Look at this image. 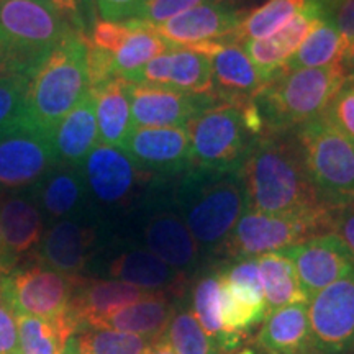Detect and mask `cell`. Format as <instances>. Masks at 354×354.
<instances>
[{
	"instance_id": "f1b7e54d",
	"label": "cell",
	"mask_w": 354,
	"mask_h": 354,
	"mask_svg": "<svg viewBox=\"0 0 354 354\" xmlns=\"http://www.w3.org/2000/svg\"><path fill=\"white\" fill-rule=\"evenodd\" d=\"M256 261L263 286L266 315L289 305L310 302L300 286L294 263L281 251L256 256Z\"/></svg>"
},
{
	"instance_id": "9a60e30c",
	"label": "cell",
	"mask_w": 354,
	"mask_h": 354,
	"mask_svg": "<svg viewBox=\"0 0 354 354\" xmlns=\"http://www.w3.org/2000/svg\"><path fill=\"white\" fill-rule=\"evenodd\" d=\"M123 151L145 172L172 176L192 167L189 127L133 128Z\"/></svg>"
},
{
	"instance_id": "2e32d148",
	"label": "cell",
	"mask_w": 354,
	"mask_h": 354,
	"mask_svg": "<svg viewBox=\"0 0 354 354\" xmlns=\"http://www.w3.org/2000/svg\"><path fill=\"white\" fill-rule=\"evenodd\" d=\"M243 17L245 13L230 3L214 0L179 13L151 28L172 46H189L205 41L228 43L230 35L234 32Z\"/></svg>"
},
{
	"instance_id": "f35d334b",
	"label": "cell",
	"mask_w": 354,
	"mask_h": 354,
	"mask_svg": "<svg viewBox=\"0 0 354 354\" xmlns=\"http://www.w3.org/2000/svg\"><path fill=\"white\" fill-rule=\"evenodd\" d=\"M68 24L74 32L88 37L97 21L95 0H39Z\"/></svg>"
},
{
	"instance_id": "f546056e",
	"label": "cell",
	"mask_w": 354,
	"mask_h": 354,
	"mask_svg": "<svg viewBox=\"0 0 354 354\" xmlns=\"http://www.w3.org/2000/svg\"><path fill=\"white\" fill-rule=\"evenodd\" d=\"M19 354H63L69 339L79 331V323L68 312L59 318L17 317Z\"/></svg>"
},
{
	"instance_id": "f907efd6",
	"label": "cell",
	"mask_w": 354,
	"mask_h": 354,
	"mask_svg": "<svg viewBox=\"0 0 354 354\" xmlns=\"http://www.w3.org/2000/svg\"><path fill=\"white\" fill-rule=\"evenodd\" d=\"M342 64H343L344 71H346L348 77H354V41L349 43L346 51H344Z\"/></svg>"
},
{
	"instance_id": "b9f144b4",
	"label": "cell",
	"mask_w": 354,
	"mask_h": 354,
	"mask_svg": "<svg viewBox=\"0 0 354 354\" xmlns=\"http://www.w3.org/2000/svg\"><path fill=\"white\" fill-rule=\"evenodd\" d=\"M131 32V26L128 21H110V20H97L88 33L87 41L99 50L117 53L122 46L128 35Z\"/></svg>"
},
{
	"instance_id": "83f0119b",
	"label": "cell",
	"mask_w": 354,
	"mask_h": 354,
	"mask_svg": "<svg viewBox=\"0 0 354 354\" xmlns=\"http://www.w3.org/2000/svg\"><path fill=\"white\" fill-rule=\"evenodd\" d=\"M0 230L7 256L15 268L17 261L41 241V214L30 198L8 197L0 205Z\"/></svg>"
},
{
	"instance_id": "5b68a950",
	"label": "cell",
	"mask_w": 354,
	"mask_h": 354,
	"mask_svg": "<svg viewBox=\"0 0 354 354\" xmlns=\"http://www.w3.org/2000/svg\"><path fill=\"white\" fill-rule=\"evenodd\" d=\"M348 82L342 63L300 69L268 82L253 97L266 133H286L320 117Z\"/></svg>"
},
{
	"instance_id": "d4e9b609",
	"label": "cell",
	"mask_w": 354,
	"mask_h": 354,
	"mask_svg": "<svg viewBox=\"0 0 354 354\" xmlns=\"http://www.w3.org/2000/svg\"><path fill=\"white\" fill-rule=\"evenodd\" d=\"M88 91L95 102L99 143L123 149L133 130L128 82L125 79L115 77L104 86Z\"/></svg>"
},
{
	"instance_id": "8992f818",
	"label": "cell",
	"mask_w": 354,
	"mask_h": 354,
	"mask_svg": "<svg viewBox=\"0 0 354 354\" xmlns=\"http://www.w3.org/2000/svg\"><path fill=\"white\" fill-rule=\"evenodd\" d=\"M336 207L338 205L322 203L315 209L284 215L245 210L220 248L233 259L256 258L295 246L320 234L333 233Z\"/></svg>"
},
{
	"instance_id": "ab89813d",
	"label": "cell",
	"mask_w": 354,
	"mask_h": 354,
	"mask_svg": "<svg viewBox=\"0 0 354 354\" xmlns=\"http://www.w3.org/2000/svg\"><path fill=\"white\" fill-rule=\"evenodd\" d=\"M28 79L0 77V133L19 122Z\"/></svg>"
},
{
	"instance_id": "ac0fdd59",
	"label": "cell",
	"mask_w": 354,
	"mask_h": 354,
	"mask_svg": "<svg viewBox=\"0 0 354 354\" xmlns=\"http://www.w3.org/2000/svg\"><path fill=\"white\" fill-rule=\"evenodd\" d=\"M82 171L91 192L109 205L130 198L145 172L123 149L105 145H97L92 149L84 161Z\"/></svg>"
},
{
	"instance_id": "816d5d0a",
	"label": "cell",
	"mask_w": 354,
	"mask_h": 354,
	"mask_svg": "<svg viewBox=\"0 0 354 354\" xmlns=\"http://www.w3.org/2000/svg\"><path fill=\"white\" fill-rule=\"evenodd\" d=\"M13 269H15V268H13L10 259H8L6 246H3L2 230H0V276H3V274H8L10 271H13Z\"/></svg>"
},
{
	"instance_id": "9c48e42d",
	"label": "cell",
	"mask_w": 354,
	"mask_h": 354,
	"mask_svg": "<svg viewBox=\"0 0 354 354\" xmlns=\"http://www.w3.org/2000/svg\"><path fill=\"white\" fill-rule=\"evenodd\" d=\"M223 342L220 353L240 346L248 331L264 320L266 302L256 258L236 259L218 271Z\"/></svg>"
},
{
	"instance_id": "4dcf8cb0",
	"label": "cell",
	"mask_w": 354,
	"mask_h": 354,
	"mask_svg": "<svg viewBox=\"0 0 354 354\" xmlns=\"http://www.w3.org/2000/svg\"><path fill=\"white\" fill-rule=\"evenodd\" d=\"M348 46L349 43L344 39L343 35L330 21L322 19L313 26L307 38L300 43L297 51L286 61L282 74L342 63Z\"/></svg>"
},
{
	"instance_id": "60d3db41",
	"label": "cell",
	"mask_w": 354,
	"mask_h": 354,
	"mask_svg": "<svg viewBox=\"0 0 354 354\" xmlns=\"http://www.w3.org/2000/svg\"><path fill=\"white\" fill-rule=\"evenodd\" d=\"M209 2H214V0H146L135 15V19L131 20L156 26L171 20L172 17L179 15V13Z\"/></svg>"
},
{
	"instance_id": "7dc6e473",
	"label": "cell",
	"mask_w": 354,
	"mask_h": 354,
	"mask_svg": "<svg viewBox=\"0 0 354 354\" xmlns=\"http://www.w3.org/2000/svg\"><path fill=\"white\" fill-rule=\"evenodd\" d=\"M146 0H95L102 20L128 21L135 19Z\"/></svg>"
},
{
	"instance_id": "d6a6232c",
	"label": "cell",
	"mask_w": 354,
	"mask_h": 354,
	"mask_svg": "<svg viewBox=\"0 0 354 354\" xmlns=\"http://www.w3.org/2000/svg\"><path fill=\"white\" fill-rule=\"evenodd\" d=\"M131 32L118 51L115 53V76L127 79L154 57L172 50V44L162 39L149 25L128 20Z\"/></svg>"
},
{
	"instance_id": "4fadbf2b",
	"label": "cell",
	"mask_w": 354,
	"mask_h": 354,
	"mask_svg": "<svg viewBox=\"0 0 354 354\" xmlns=\"http://www.w3.org/2000/svg\"><path fill=\"white\" fill-rule=\"evenodd\" d=\"M133 128L189 127L198 115L218 104L214 94L196 95L172 87L128 82Z\"/></svg>"
},
{
	"instance_id": "c3c4849f",
	"label": "cell",
	"mask_w": 354,
	"mask_h": 354,
	"mask_svg": "<svg viewBox=\"0 0 354 354\" xmlns=\"http://www.w3.org/2000/svg\"><path fill=\"white\" fill-rule=\"evenodd\" d=\"M333 233L342 238L344 245L354 256V201L336 207Z\"/></svg>"
},
{
	"instance_id": "7c38bea8",
	"label": "cell",
	"mask_w": 354,
	"mask_h": 354,
	"mask_svg": "<svg viewBox=\"0 0 354 354\" xmlns=\"http://www.w3.org/2000/svg\"><path fill=\"white\" fill-rule=\"evenodd\" d=\"M57 161L53 136L15 122L0 133V187L24 189L38 184Z\"/></svg>"
},
{
	"instance_id": "7bdbcfd3",
	"label": "cell",
	"mask_w": 354,
	"mask_h": 354,
	"mask_svg": "<svg viewBox=\"0 0 354 354\" xmlns=\"http://www.w3.org/2000/svg\"><path fill=\"white\" fill-rule=\"evenodd\" d=\"M325 115L339 131L354 141V88L349 84V77L342 91L331 100Z\"/></svg>"
},
{
	"instance_id": "db71d44e",
	"label": "cell",
	"mask_w": 354,
	"mask_h": 354,
	"mask_svg": "<svg viewBox=\"0 0 354 354\" xmlns=\"http://www.w3.org/2000/svg\"><path fill=\"white\" fill-rule=\"evenodd\" d=\"M349 84H351V87L354 88V77H349Z\"/></svg>"
},
{
	"instance_id": "681fc988",
	"label": "cell",
	"mask_w": 354,
	"mask_h": 354,
	"mask_svg": "<svg viewBox=\"0 0 354 354\" xmlns=\"http://www.w3.org/2000/svg\"><path fill=\"white\" fill-rule=\"evenodd\" d=\"M145 354H177L174 351V348L171 346L169 343L166 342V339H158V342H153L151 344H149L148 351H146Z\"/></svg>"
},
{
	"instance_id": "d6986e66",
	"label": "cell",
	"mask_w": 354,
	"mask_h": 354,
	"mask_svg": "<svg viewBox=\"0 0 354 354\" xmlns=\"http://www.w3.org/2000/svg\"><path fill=\"white\" fill-rule=\"evenodd\" d=\"M145 240L148 251L184 276L197 269L201 246L177 212L165 210L153 215L145 228Z\"/></svg>"
},
{
	"instance_id": "277c9868",
	"label": "cell",
	"mask_w": 354,
	"mask_h": 354,
	"mask_svg": "<svg viewBox=\"0 0 354 354\" xmlns=\"http://www.w3.org/2000/svg\"><path fill=\"white\" fill-rule=\"evenodd\" d=\"M73 33L39 0H0V77L30 79Z\"/></svg>"
},
{
	"instance_id": "7402d4cb",
	"label": "cell",
	"mask_w": 354,
	"mask_h": 354,
	"mask_svg": "<svg viewBox=\"0 0 354 354\" xmlns=\"http://www.w3.org/2000/svg\"><path fill=\"white\" fill-rule=\"evenodd\" d=\"M174 304L166 292H159L151 297L125 305L109 315L91 322L86 328H107L138 335L149 342H158L174 315Z\"/></svg>"
},
{
	"instance_id": "4316f807",
	"label": "cell",
	"mask_w": 354,
	"mask_h": 354,
	"mask_svg": "<svg viewBox=\"0 0 354 354\" xmlns=\"http://www.w3.org/2000/svg\"><path fill=\"white\" fill-rule=\"evenodd\" d=\"M110 276L149 292H177L185 284L184 274L145 250H133L115 258L110 264Z\"/></svg>"
},
{
	"instance_id": "d590c367",
	"label": "cell",
	"mask_w": 354,
	"mask_h": 354,
	"mask_svg": "<svg viewBox=\"0 0 354 354\" xmlns=\"http://www.w3.org/2000/svg\"><path fill=\"white\" fill-rule=\"evenodd\" d=\"M79 354H145L153 342L143 336L107 328H84L73 336Z\"/></svg>"
},
{
	"instance_id": "484cf974",
	"label": "cell",
	"mask_w": 354,
	"mask_h": 354,
	"mask_svg": "<svg viewBox=\"0 0 354 354\" xmlns=\"http://www.w3.org/2000/svg\"><path fill=\"white\" fill-rule=\"evenodd\" d=\"M92 241V230L73 220L57 221L44 236L39 258L46 268L68 276H77L86 264Z\"/></svg>"
},
{
	"instance_id": "44dd1931",
	"label": "cell",
	"mask_w": 354,
	"mask_h": 354,
	"mask_svg": "<svg viewBox=\"0 0 354 354\" xmlns=\"http://www.w3.org/2000/svg\"><path fill=\"white\" fill-rule=\"evenodd\" d=\"M214 95L223 104L240 105L251 100L264 87L258 69L240 44L225 43L210 57Z\"/></svg>"
},
{
	"instance_id": "e575fe53",
	"label": "cell",
	"mask_w": 354,
	"mask_h": 354,
	"mask_svg": "<svg viewBox=\"0 0 354 354\" xmlns=\"http://www.w3.org/2000/svg\"><path fill=\"white\" fill-rule=\"evenodd\" d=\"M169 87L187 94H214L212 63L207 56L184 46H172Z\"/></svg>"
},
{
	"instance_id": "6da1fadb",
	"label": "cell",
	"mask_w": 354,
	"mask_h": 354,
	"mask_svg": "<svg viewBox=\"0 0 354 354\" xmlns=\"http://www.w3.org/2000/svg\"><path fill=\"white\" fill-rule=\"evenodd\" d=\"M238 174L245 187L246 210L284 215L328 203L310 180L297 138L289 131L258 136Z\"/></svg>"
},
{
	"instance_id": "f6af8a7d",
	"label": "cell",
	"mask_w": 354,
	"mask_h": 354,
	"mask_svg": "<svg viewBox=\"0 0 354 354\" xmlns=\"http://www.w3.org/2000/svg\"><path fill=\"white\" fill-rule=\"evenodd\" d=\"M87 73H88V88L104 86L105 82L112 81L115 76V57L113 53L99 50L87 41Z\"/></svg>"
},
{
	"instance_id": "1f68e13d",
	"label": "cell",
	"mask_w": 354,
	"mask_h": 354,
	"mask_svg": "<svg viewBox=\"0 0 354 354\" xmlns=\"http://www.w3.org/2000/svg\"><path fill=\"white\" fill-rule=\"evenodd\" d=\"M38 184L39 202L51 216L71 214L81 203L86 192V177L81 166L53 167Z\"/></svg>"
},
{
	"instance_id": "cb8c5ba5",
	"label": "cell",
	"mask_w": 354,
	"mask_h": 354,
	"mask_svg": "<svg viewBox=\"0 0 354 354\" xmlns=\"http://www.w3.org/2000/svg\"><path fill=\"white\" fill-rule=\"evenodd\" d=\"M99 143L95 102L91 91L53 131V146L61 165L81 166Z\"/></svg>"
},
{
	"instance_id": "30bf717a",
	"label": "cell",
	"mask_w": 354,
	"mask_h": 354,
	"mask_svg": "<svg viewBox=\"0 0 354 354\" xmlns=\"http://www.w3.org/2000/svg\"><path fill=\"white\" fill-rule=\"evenodd\" d=\"M77 281L79 276H68L41 264L0 276V292L17 317L53 320L69 312Z\"/></svg>"
},
{
	"instance_id": "8fae6325",
	"label": "cell",
	"mask_w": 354,
	"mask_h": 354,
	"mask_svg": "<svg viewBox=\"0 0 354 354\" xmlns=\"http://www.w3.org/2000/svg\"><path fill=\"white\" fill-rule=\"evenodd\" d=\"M313 354H354V269L308 302Z\"/></svg>"
},
{
	"instance_id": "3957f363",
	"label": "cell",
	"mask_w": 354,
	"mask_h": 354,
	"mask_svg": "<svg viewBox=\"0 0 354 354\" xmlns=\"http://www.w3.org/2000/svg\"><path fill=\"white\" fill-rule=\"evenodd\" d=\"M176 202L197 245L209 251L223 245L246 210L238 171L190 167L177 187Z\"/></svg>"
},
{
	"instance_id": "f5cc1de1",
	"label": "cell",
	"mask_w": 354,
	"mask_h": 354,
	"mask_svg": "<svg viewBox=\"0 0 354 354\" xmlns=\"http://www.w3.org/2000/svg\"><path fill=\"white\" fill-rule=\"evenodd\" d=\"M63 354H79V353H77V349H76V346H74V343H73V338L69 339L68 346H66V351H64Z\"/></svg>"
},
{
	"instance_id": "e0dca14e",
	"label": "cell",
	"mask_w": 354,
	"mask_h": 354,
	"mask_svg": "<svg viewBox=\"0 0 354 354\" xmlns=\"http://www.w3.org/2000/svg\"><path fill=\"white\" fill-rule=\"evenodd\" d=\"M323 19L317 0H307L305 7L279 32L261 39H248L243 50L258 69L264 86L282 74L286 61L297 51L300 43Z\"/></svg>"
},
{
	"instance_id": "52a82bcc",
	"label": "cell",
	"mask_w": 354,
	"mask_h": 354,
	"mask_svg": "<svg viewBox=\"0 0 354 354\" xmlns=\"http://www.w3.org/2000/svg\"><path fill=\"white\" fill-rule=\"evenodd\" d=\"M295 138L323 201L331 205L354 201V141L325 113L295 128Z\"/></svg>"
},
{
	"instance_id": "ba28073f",
	"label": "cell",
	"mask_w": 354,
	"mask_h": 354,
	"mask_svg": "<svg viewBox=\"0 0 354 354\" xmlns=\"http://www.w3.org/2000/svg\"><path fill=\"white\" fill-rule=\"evenodd\" d=\"M192 167L238 171L256 136L248 128L240 105L218 102L190 122Z\"/></svg>"
},
{
	"instance_id": "603a6c76",
	"label": "cell",
	"mask_w": 354,
	"mask_h": 354,
	"mask_svg": "<svg viewBox=\"0 0 354 354\" xmlns=\"http://www.w3.org/2000/svg\"><path fill=\"white\" fill-rule=\"evenodd\" d=\"M256 343L266 354H313L308 304H294L268 313Z\"/></svg>"
},
{
	"instance_id": "7a4b0ae2",
	"label": "cell",
	"mask_w": 354,
	"mask_h": 354,
	"mask_svg": "<svg viewBox=\"0 0 354 354\" xmlns=\"http://www.w3.org/2000/svg\"><path fill=\"white\" fill-rule=\"evenodd\" d=\"M87 92V38L73 33L28 79L20 120L53 136L57 123Z\"/></svg>"
},
{
	"instance_id": "ee69618b",
	"label": "cell",
	"mask_w": 354,
	"mask_h": 354,
	"mask_svg": "<svg viewBox=\"0 0 354 354\" xmlns=\"http://www.w3.org/2000/svg\"><path fill=\"white\" fill-rule=\"evenodd\" d=\"M322 17L343 35L348 43L354 41V0H317Z\"/></svg>"
},
{
	"instance_id": "8d00e7d4",
	"label": "cell",
	"mask_w": 354,
	"mask_h": 354,
	"mask_svg": "<svg viewBox=\"0 0 354 354\" xmlns=\"http://www.w3.org/2000/svg\"><path fill=\"white\" fill-rule=\"evenodd\" d=\"M192 312L198 325L202 326V330L216 344L220 351L221 342H223V326H221L220 313L218 271L207 274L197 281L192 292Z\"/></svg>"
},
{
	"instance_id": "836d02e7",
	"label": "cell",
	"mask_w": 354,
	"mask_h": 354,
	"mask_svg": "<svg viewBox=\"0 0 354 354\" xmlns=\"http://www.w3.org/2000/svg\"><path fill=\"white\" fill-rule=\"evenodd\" d=\"M307 0H268L263 6L254 8L238 24L230 35L228 43L240 44L248 39L268 38L294 19L302 10Z\"/></svg>"
},
{
	"instance_id": "5bb4252c",
	"label": "cell",
	"mask_w": 354,
	"mask_h": 354,
	"mask_svg": "<svg viewBox=\"0 0 354 354\" xmlns=\"http://www.w3.org/2000/svg\"><path fill=\"white\" fill-rule=\"evenodd\" d=\"M281 253L294 263L308 300L354 269V256L336 233L310 238L295 246L284 248Z\"/></svg>"
},
{
	"instance_id": "bcb514c9",
	"label": "cell",
	"mask_w": 354,
	"mask_h": 354,
	"mask_svg": "<svg viewBox=\"0 0 354 354\" xmlns=\"http://www.w3.org/2000/svg\"><path fill=\"white\" fill-rule=\"evenodd\" d=\"M0 354H19V323L0 292Z\"/></svg>"
},
{
	"instance_id": "ffe728a7",
	"label": "cell",
	"mask_w": 354,
	"mask_h": 354,
	"mask_svg": "<svg viewBox=\"0 0 354 354\" xmlns=\"http://www.w3.org/2000/svg\"><path fill=\"white\" fill-rule=\"evenodd\" d=\"M156 294L159 292L140 289L122 281H88L79 277L71 297L69 312L79 323V330H84L91 322Z\"/></svg>"
},
{
	"instance_id": "74e56055",
	"label": "cell",
	"mask_w": 354,
	"mask_h": 354,
	"mask_svg": "<svg viewBox=\"0 0 354 354\" xmlns=\"http://www.w3.org/2000/svg\"><path fill=\"white\" fill-rule=\"evenodd\" d=\"M162 339H166L177 354H220L190 308L174 310Z\"/></svg>"
}]
</instances>
